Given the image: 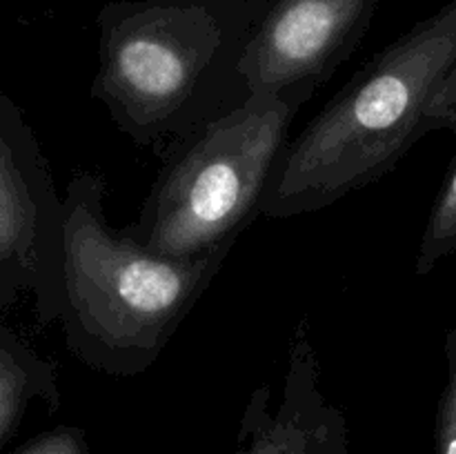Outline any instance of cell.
Masks as SVG:
<instances>
[{"mask_svg": "<svg viewBox=\"0 0 456 454\" xmlns=\"http://www.w3.org/2000/svg\"><path fill=\"white\" fill-rule=\"evenodd\" d=\"M65 307L71 354L110 377H136L159 361L194 310L232 247L199 258H172L114 230L105 214V182L78 172L62 196Z\"/></svg>", "mask_w": 456, "mask_h": 454, "instance_id": "3", "label": "cell"}, {"mask_svg": "<svg viewBox=\"0 0 456 454\" xmlns=\"http://www.w3.org/2000/svg\"><path fill=\"white\" fill-rule=\"evenodd\" d=\"M267 0H114L98 13L92 96L136 145L167 158L249 93L240 61Z\"/></svg>", "mask_w": 456, "mask_h": 454, "instance_id": "1", "label": "cell"}, {"mask_svg": "<svg viewBox=\"0 0 456 454\" xmlns=\"http://www.w3.org/2000/svg\"><path fill=\"white\" fill-rule=\"evenodd\" d=\"M456 62V0L377 53L288 142L263 199V214L321 212L395 169L423 138V118Z\"/></svg>", "mask_w": 456, "mask_h": 454, "instance_id": "2", "label": "cell"}, {"mask_svg": "<svg viewBox=\"0 0 456 454\" xmlns=\"http://www.w3.org/2000/svg\"><path fill=\"white\" fill-rule=\"evenodd\" d=\"M34 403L58 408V365L40 356L18 332L0 328V443Z\"/></svg>", "mask_w": 456, "mask_h": 454, "instance_id": "8", "label": "cell"}, {"mask_svg": "<svg viewBox=\"0 0 456 454\" xmlns=\"http://www.w3.org/2000/svg\"><path fill=\"white\" fill-rule=\"evenodd\" d=\"M436 129H450L456 136V62L441 80L423 118V136Z\"/></svg>", "mask_w": 456, "mask_h": 454, "instance_id": "12", "label": "cell"}, {"mask_svg": "<svg viewBox=\"0 0 456 454\" xmlns=\"http://www.w3.org/2000/svg\"><path fill=\"white\" fill-rule=\"evenodd\" d=\"M13 454H92L83 427L58 426L34 436Z\"/></svg>", "mask_w": 456, "mask_h": 454, "instance_id": "11", "label": "cell"}, {"mask_svg": "<svg viewBox=\"0 0 456 454\" xmlns=\"http://www.w3.org/2000/svg\"><path fill=\"white\" fill-rule=\"evenodd\" d=\"M312 96L305 89L252 93L234 111L191 134L165 158L125 234L172 258L234 247L263 214L294 116Z\"/></svg>", "mask_w": 456, "mask_h": 454, "instance_id": "4", "label": "cell"}, {"mask_svg": "<svg viewBox=\"0 0 456 454\" xmlns=\"http://www.w3.org/2000/svg\"><path fill=\"white\" fill-rule=\"evenodd\" d=\"M448 378L436 409V454H456V328L445 332Z\"/></svg>", "mask_w": 456, "mask_h": 454, "instance_id": "10", "label": "cell"}, {"mask_svg": "<svg viewBox=\"0 0 456 454\" xmlns=\"http://www.w3.org/2000/svg\"><path fill=\"white\" fill-rule=\"evenodd\" d=\"M379 0H267L240 61L249 93H314L368 34Z\"/></svg>", "mask_w": 456, "mask_h": 454, "instance_id": "6", "label": "cell"}, {"mask_svg": "<svg viewBox=\"0 0 456 454\" xmlns=\"http://www.w3.org/2000/svg\"><path fill=\"white\" fill-rule=\"evenodd\" d=\"M234 454H352L346 417L321 385L319 354L305 320L289 341L279 399L267 383L249 394Z\"/></svg>", "mask_w": 456, "mask_h": 454, "instance_id": "7", "label": "cell"}, {"mask_svg": "<svg viewBox=\"0 0 456 454\" xmlns=\"http://www.w3.org/2000/svg\"><path fill=\"white\" fill-rule=\"evenodd\" d=\"M22 292H25V288H22L20 279L4 263H0V319L18 301Z\"/></svg>", "mask_w": 456, "mask_h": 454, "instance_id": "13", "label": "cell"}, {"mask_svg": "<svg viewBox=\"0 0 456 454\" xmlns=\"http://www.w3.org/2000/svg\"><path fill=\"white\" fill-rule=\"evenodd\" d=\"M456 254V156L448 169L439 196L430 209L426 221L421 243H419L414 272L426 276L435 270L439 263Z\"/></svg>", "mask_w": 456, "mask_h": 454, "instance_id": "9", "label": "cell"}, {"mask_svg": "<svg viewBox=\"0 0 456 454\" xmlns=\"http://www.w3.org/2000/svg\"><path fill=\"white\" fill-rule=\"evenodd\" d=\"M0 263L34 298L40 325L65 307V209L20 107L0 89Z\"/></svg>", "mask_w": 456, "mask_h": 454, "instance_id": "5", "label": "cell"}]
</instances>
